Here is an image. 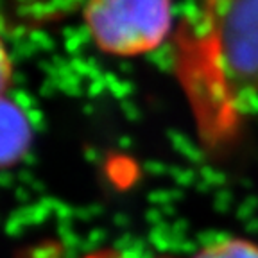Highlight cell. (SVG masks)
Listing matches in <instances>:
<instances>
[{
	"mask_svg": "<svg viewBox=\"0 0 258 258\" xmlns=\"http://www.w3.org/2000/svg\"><path fill=\"white\" fill-rule=\"evenodd\" d=\"M192 258H258V244L247 238H222L199 249Z\"/></svg>",
	"mask_w": 258,
	"mask_h": 258,
	"instance_id": "cell-4",
	"label": "cell"
},
{
	"mask_svg": "<svg viewBox=\"0 0 258 258\" xmlns=\"http://www.w3.org/2000/svg\"><path fill=\"white\" fill-rule=\"evenodd\" d=\"M31 144V124L20 106L0 97V167H9L25 154Z\"/></svg>",
	"mask_w": 258,
	"mask_h": 258,
	"instance_id": "cell-3",
	"label": "cell"
},
{
	"mask_svg": "<svg viewBox=\"0 0 258 258\" xmlns=\"http://www.w3.org/2000/svg\"><path fill=\"white\" fill-rule=\"evenodd\" d=\"M174 74L203 144H230L258 109V0H210L174 29Z\"/></svg>",
	"mask_w": 258,
	"mask_h": 258,
	"instance_id": "cell-1",
	"label": "cell"
},
{
	"mask_svg": "<svg viewBox=\"0 0 258 258\" xmlns=\"http://www.w3.org/2000/svg\"><path fill=\"white\" fill-rule=\"evenodd\" d=\"M83 258H124L115 251H95V253L85 254Z\"/></svg>",
	"mask_w": 258,
	"mask_h": 258,
	"instance_id": "cell-6",
	"label": "cell"
},
{
	"mask_svg": "<svg viewBox=\"0 0 258 258\" xmlns=\"http://www.w3.org/2000/svg\"><path fill=\"white\" fill-rule=\"evenodd\" d=\"M83 20L95 47L117 57L153 52L174 31L172 6L165 0H97L83 8Z\"/></svg>",
	"mask_w": 258,
	"mask_h": 258,
	"instance_id": "cell-2",
	"label": "cell"
},
{
	"mask_svg": "<svg viewBox=\"0 0 258 258\" xmlns=\"http://www.w3.org/2000/svg\"><path fill=\"white\" fill-rule=\"evenodd\" d=\"M13 83V61L4 40L0 38V97H4Z\"/></svg>",
	"mask_w": 258,
	"mask_h": 258,
	"instance_id": "cell-5",
	"label": "cell"
}]
</instances>
